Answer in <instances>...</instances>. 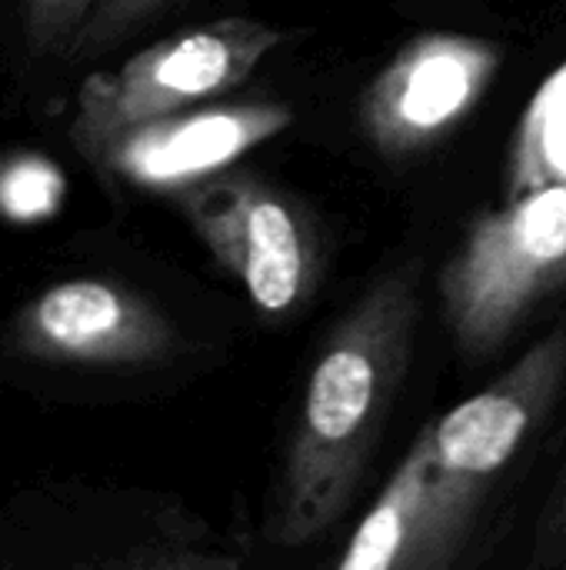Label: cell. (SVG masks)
<instances>
[{"label":"cell","instance_id":"1","mask_svg":"<svg viewBox=\"0 0 566 570\" xmlns=\"http://www.w3.org/2000/svg\"><path fill=\"white\" fill-rule=\"evenodd\" d=\"M417 311L414 271L384 274L320 347L277 494L284 548L310 544L347 511L404 384Z\"/></svg>","mask_w":566,"mask_h":570},{"label":"cell","instance_id":"2","mask_svg":"<svg viewBox=\"0 0 566 570\" xmlns=\"http://www.w3.org/2000/svg\"><path fill=\"white\" fill-rule=\"evenodd\" d=\"M566 281V184L510 194L480 214L440 271V307L457 351L484 361Z\"/></svg>","mask_w":566,"mask_h":570},{"label":"cell","instance_id":"3","mask_svg":"<svg viewBox=\"0 0 566 570\" xmlns=\"http://www.w3.org/2000/svg\"><path fill=\"white\" fill-rule=\"evenodd\" d=\"M566 377V327L537 341L490 387L424 428L427 501L437 541L454 558L480 494L514 461L527 434L550 411Z\"/></svg>","mask_w":566,"mask_h":570},{"label":"cell","instance_id":"4","mask_svg":"<svg viewBox=\"0 0 566 570\" xmlns=\"http://www.w3.org/2000/svg\"><path fill=\"white\" fill-rule=\"evenodd\" d=\"M280 40L284 33L277 27L247 17L177 30L127 57L120 67L87 77L77 94L70 137L80 150L130 124L224 97L237 90Z\"/></svg>","mask_w":566,"mask_h":570},{"label":"cell","instance_id":"5","mask_svg":"<svg viewBox=\"0 0 566 570\" xmlns=\"http://www.w3.org/2000/svg\"><path fill=\"white\" fill-rule=\"evenodd\" d=\"M210 254L267 317L297 311L320 281V240L300 207L267 180L220 170L170 194Z\"/></svg>","mask_w":566,"mask_h":570},{"label":"cell","instance_id":"6","mask_svg":"<svg viewBox=\"0 0 566 570\" xmlns=\"http://www.w3.org/2000/svg\"><path fill=\"white\" fill-rule=\"evenodd\" d=\"M500 70L494 43L467 33H420L370 80L360 124L384 157H410L447 137Z\"/></svg>","mask_w":566,"mask_h":570},{"label":"cell","instance_id":"7","mask_svg":"<svg viewBox=\"0 0 566 570\" xmlns=\"http://www.w3.org/2000/svg\"><path fill=\"white\" fill-rule=\"evenodd\" d=\"M290 120L294 114L284 104L183 107L103 134L80 147V154L123 184L173 194L234 167L247 150L287 130Z\"/></svg>","mask_w":566,"mask_h":570},{"label":"cell","instance_id":"8","mask_svg":"<svg viewBox=\"0 0 566 570\" xmlns=\"http://www.w3.org/2000/svg\"><path fill=\"white\" fill-rule=\"evenodd\" d=\"M13 341L37 361L137 367L167 357L177 334L157 307L127 287L80 277L27 301L13 317Z\"/></svg>","mask_w":566,"mask_h":570},{"label":"cell","instance_id":"9","mask_svg":"<svg viewBox=\"0 0 566 570\" xmlns=\"http://www.w3.org/2000/svg\"><path fill=\"white\" fill-rule=\"evenodd\" d=\"M427 438L420 431L350 538L340 570H430L447 564L427 508Z\"/></svg>","mask_w":566,"mask_h":570},{"label":"cell","instance_id":"10","mask_svg":"<svg viewBox=\"0 0 566 570\" xmlns=\"http://www.w3.org/2000/svg\"><path fill=\"white\" fill-rule=\"evenodd\" d=\"M566 184V63L530 100L510 150L507 190Z\"/></svg>","mask_w":566,"mask_h":570},{"label":"cell","instance_id":"11","mask_svg":"<svg viewBox=\"0 0 566 570\" xmlns=\"http://www.w3.org/2000/svg\"><path fill=\"white\" fill-rule=\"evenodd\" d=\"M63 204V174L37 154L0 157V217L30 224L57 214Z\"/></svg>","mask_w":566,"mask_h":570},{"label":"cell","instance_id":"12","mask_svg":"<svg viewBox=\"0 0 566 570\" xmlns=\"http://www.w3.org/2000/svg\"><path fill=\"white\" fill-rule=\"evenodd\" d=\"M97 0H20L23 37L37 53H67Z\"/></svg>","mask_w":566,"mask_h":570},{"label":"cell","instance_id":"13","mask_svg":"<svg viewBox=\"0 0 566 570\" xmlns=\"http://www.w3.org/2000/svg\"><path fill=\"white\" fill-rule=\"evenodd\" d=\"M170 0H97L83 27L77 30L67 53H97L110 43L123 40L133 27L147 23L157 10H163Z\"/></svg>","mask_w":566,"mask_h":570}]
</instances>
